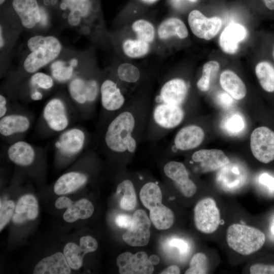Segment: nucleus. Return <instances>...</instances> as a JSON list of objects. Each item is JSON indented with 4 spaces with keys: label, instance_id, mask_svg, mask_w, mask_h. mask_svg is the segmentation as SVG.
Masks as SVG:
<instances>
[{
    "label": "nucleus",
    "instance_id": "nucleus-1",
    "mask_svg": "<svg viewBox=\"0 0 274 274\" xmlns=\"http://www.w3.org/2000/svg\"><path fill=\"white\" fill-rule=\"evenodd\" d=\"M151 106L149 99H134L102 120L98 145L100 150L124 157L133 156L144 139Z\"/></svg>",
    "mask_w": 274,
    "mask_h": 274
},
{
    "label": "nucleus",
    "instance_id": "nucleus-2",
    "mask_svg": "<svg viewBox=\"0 0 274 274\" xmlns=\"http://www.w3.org/2000/svg\"><path fill=\"white\" fill-rule=\"evenodd\" d=\"M27 45L30 53L24 61L23 68L32 74L54 60L62 49L59 40L52 36H34L28 39Z\"/></svg>",
    "mask_w": 274,
    "mask_h": 274
},
{
    "label": "nucleus",
    "instance_id": "nucleus-3",
    "mask_svg": "<svg viewBox=\"0 0 274 274\" xmlns=\"http://www.w3.org/2000/svg\"><path fill=\"white\" fill-rule=\"evenodd\" d=\"M226 241L229 247L235 252L247 256L261 249L265 242V236L256 228L235 223L228 228Z\"/></svg>",
    "mask_w": 274,
    "mask_h": 274
},
{
    "label": "nucleus",
    "instance_id": "nucleus-4",
    "mask_svg": "<svg viewBox=\"0 0 274 274\" xmlns=\"http://www.w3.org/2000/svg\"><path fill=\"white\" fill-rule=\"evenodd\" d=\"M100 86L94 78L76 77L68 83V91L71 99L86 116L91 114L94 108L100 94Z\"/></svg>",
    "mask_w": 274,
    "mask_h": 274
},
{
    "label": "nucleus",
    "instance_id": "nucleus-5",
    "mask_svg": "<svg viewBox=\"0 0 274 274\" xmlns=\"http://www.w3.org/2000/svg\"><path fill=\"white\" fill-rule=\"evenodd\" d=\"M41 118L47 130L60 133L69 128L71 123V109L63 99L55 97L44 106Z\"/></svg>",
    "mask_w": 274,
    "mask_h": 274
},
{
    "label": "nucleus",
    "instance_id": "nucleus-6",
    "mask_svg": "<svg viewBox=\"0 0 274 274\" xmlns=\"http://www.w3.org/2000/svg\"><path fill=\"white\" fill-rule=\"evenodd\" d=\"M89 141V136L85 129L79 126L69 127L59 133L54 149L59 157L72 158L86 149Z\"/></svg>",
    "mask_w": 274,
    "mask_h": 274
},
{
    "label": "nucleus",
    "instance_id": "nucleus-7",
    "mask_svg": "<svg viewBox=\"0 0 274 274\" xmlns=\"http://www.w3.org/2000/svg\"><path fill=\"white\" fill-rule=\"evenodd\" d=\"M194 221L200 232L210 234L218 228L220 222V211L215 200L207 197L200 200L194 209Z\"/></svg>",
    "mask_w": 274,
    "mask_h": 274
},
{
    "label": "nucleus",
    "instance_id": "nucleus-8",
    "mask_svg": "<svg viewBox=\"0 0 274 274\" xmlns=\"http://www.w3.org/2000/svg\"><path fill=\"white\" fill-rule=\"evenodd\" d=\"M250 147L258 161L268 163L274 160V132L267 127L255 129L250 137Z\"/></svg>",
    "mask_w": 274,
    "mask_h": 274
},
{
    "label": "nucleus",
    "instance_id": "nucleus-9",
    "mask_svg": "<svg viewBox=\"0 0 274 274\" xmlns=\"http://www.w3.org/2000/svg\"><path fill=\"white\" fill-rule=\"evenodd\" d=\"M151 220L142 209L136 210L132 216L131 226L123 233L122 238L128 245L143 247L147 245L150 237Z\"/></svg>",
    "mask_w": 274,
    "mask_h": 274
},
{
    "label": "nucleus",
    "instance_id": "nucleus-10",
    "mask_svg": "<svg viewBox=\"0 0 274 274\" xmlns=\"http://www.w3.org/2000/svg\"><path fill=\"white\" fill-rule=\"evenodd\" d=\"M99 94L104 113L102 120L119 111L127 102L117 83L110 79H106L101 83Z\"/></svg>",
    "mask_w": 274,
    "mask_h": 274
},
{
    "label": "nucleus",
    "instance_id": "nucleus-11",
    "mask_svg": "<svg viewBox=\"0 0 274 274\" xmlns=\"http://www.w3.org/2000/svg\"><path fill=\"white\" fill-rule=\"evenodd\" d=\"M204 138V132L200 126L188 124L177 132L172 144L165 150H170L173 153L192 150L201 145Z\"/></svg>",
    "mask_w": 274,
    "mask_h": 274
},
{
    "label": "nucleus",
    "instance_id": "nucleus-12",
    "mask_svg": "<svg viewBox=\"0 0 274 274\" xmlns=\"http://www.w3.org/2000/svg\"><path fill=\"white\" fill-rule=\"evenodd\" d=\"M45 7H51L62 14L63 18L77 15L82 19L91 15L97 8L95 0H41Z\"/></svg>",
    "mask_w": 274,
    "mask_h": 274
},
{
    "label": "nucleus",
    "instance_id": "nucleus-13",
    "mask_svg": "<svg viewBox=\"0 0 274 274\" xmlns=\"http://www.w3.org/2000/svg\"><path fill=\"white\" fill-rule=\"evenodd\" d=\"M116 264L121 274H151L154 270L147 254L143 251L134 254L122 253L117 258Z\"/></svg>",
    "mask_w": 274,
    "mask_h": 274
},
{
    "label": "nucleus",
    "instance_id": "nucleus-14",
    "mask_svg": "<svg viewBox=\"0 0 274 274\" xmlns=\"http://www.w3.org/2000/svg\"><path fill=\"white\" fill-rule=\"evenodd\" d=\"M188 23L193 33L197 37L210 40L222 27V20L218 17H206L199 11L194 10L188 15Z\"/></svg>",
    "mask_w": 274,
    "mask_h": 274
},
{
    "label": "nucleus",
    "instance_id": "nucleus-15",
    "mask_svg": "<svg viewBox=\"0 0 274 274\" xmlns=\"http://www.w3.org/2000/svg\"><path fill=\"white\" fill-rule=\"evenodd\" d=\"M165 176L172 180L181 193L186 197H190L195 193L197 187L189 177L185 165L176 161H169L163 168Z\"/></svg>",
    "mask_w": 274,
    "mask_h": 274
},
{
    "label": "nucleus",
    "instance_id": "nucleus-16",
    "mask_svg": "<svg viewBox=\"0 0 274 274\" xmlns=\"http://www.w3.org/2000/svg\"><path fill=\"white\" fill-rule=\"evenodd\" d=\"M187 83L182 79L173 78L162 85L154 102L182 107L188 94Z\"/></svg>",
    "mask_w": 274,
    "mask_h": 274
},
{
    "label": "nucleus",
    "instance_id": "nucleus-17",
    "mask_svg": "<svg viewBox=\"0 0 274 274\" xmlns=\"http://www.w3.org/2000/svg\"><path fill=\"white\" fill-rule=\"evenodd\" d=\"M11 6L24 27L32 29L40 22L44 6L38 0H11Z\"/></svg>",
    "mask_w": 274,
    "mask_h": 274
},
{
    "label": "nucleus",
    "instance_id": "nucleus-18",
    "mask_svg": "<svg viewBox=\"0 0 274 274\" xmlns=\"http://www.w3.org/2000/svg\"><path fill=\"white\" fill-rule=\"evenodd\" d=\"M31 125L30 117L23 113H8L0 119V134L5 138L26 133Z\"/></svg>",
    "mask_w": 274,
    "mask_h": 274
},
{
    "label": "nucleus",
    "instance_id": "nucleus-19",
    "mask_svg": "<svg viewBox=\"0 0 274 274\" xmlns=\"http://www.w3.org/2000/svg\"><path fill=\"white\" fill-rule=\"evenodd\" d=\"M247 177V172L243 165L230 161L219 169L216 180L221 187L231 190L242 186L246 182Z\"/></svg>",
    "mask_w": 274,
    "mask_h": 274
},
{
    "label": "nucleus",
    "instance_id": "nucleus-20",
    "mask_svg": "<svg viewBox=\"0 0 274 274\" xmlns=\"http://www.w3.org/2000/svg\"><path fill=\"white\" fill-rule=\"evenodd\" d=\"M192 160L199 163L203 172L219 170L230 162L225 153L218 149H201L195 151L191 156Z\"/></svg>",
    "mask_w": 274,
    "mask_h": 274
},
{
    "label": "nucleus",
    "instance_id": "nucleus-21",
    "mask_svg": "<svg viewBox=\"0 0 274 274\" xmlns=\"http://www.w3.org/2000/svg\"><path fill=\"white\" fill-rule=\"evenodd\" d=\"M247 36L246 28L241 24L232 23L221 32L219 45L222 50L228 54H234L238 49L239 43Z\"/></svg>",
    "mask_w": 274,
    "mask_h": 274
},
{
    "label": "nucleus",
    "instance_id": "nucleus-22",
    "mask_svg": "<svg viewBox=\"0 0 274 274\" xmlns=\"http://www.w3.org/2000/svg\"><path fill=\"white\" fill-rule=\"evenodd\" d=\"M71 272L65 256L57 252L44 258L35 266L34 274H69Z\"/></svg>",
    "mask_w": 274,
    "mask_h": 274
},
{
    "label": "nucleus",
    "instance_id": "nucleus-23",
    "mask_svg": "<svg viewBox=\"0 0 274 274\" xmlns=\"http://www.w3.org/2000/svg\"><path fill=\"white\" fill-rule=\"evenodd\" d=\"M37 150L27 142L18 141L9 146L7 149V155L9 159L15 164L27 166L34 162Z\"/></svg>",
    "mask_w": 274,
    "mask_h": 274
},
{
    "label": "nucleus",
    "instance_id": "nucleus-24",
    "mask_svg": "<svg viewBox=\"0 0 274 274\" xmlns=\"http://www.w3.org/2000/svg\"><path fill=\"white\" fill-rule=\"evenodd\" d=\"M38 213L39 207L36 198L31 194H26L18 200L12 220L15 223H22L36 219Z\"/></svg>",
    "mask_w": 274,
    "mask_h": 274
},
{
    "label": "nucleus",
    "instance_id": "nucleus-25",
    "mask_svg": "<svg viewBox=\"0 0 274 274\" xmlns=\"http://www.w3.org/2000/svg\"><path fill=\"white\" fill-rule=\"evenodd\" d=\"M88 180L86 174L72 171L60 176L54 186V191L58 195L72 192L84 185Z\"/></svg>",
    "mask_w": 274,
    "mask_h": 274
},
{
    "label": "nucleus",
    "instance_id": "nucleus-26",
    "mask_svg": "<svg viewBox=\"0 0 274 274\" xmlns=\"http://www.w3.org/2000/svg\"><path fill=\"white\" fill-rule=\"evenodd\" d=\"M220 83L222 88L235 99H242L246 95L247 89L244 83L231 71L225 70L221 74Z\"/></svg>",
    "mask_w": 274,
    "mask_h": 274
},
{
    "label": "nucleus",
    "instance_id": "nucleus-27",
    "mask_svg": "<svg viewBox=\"0 0 274 274\" xmlns=\"http://www.w3.org/2000/svg\"><path fill=\"white\" fill-rule=\"evenodd\" d=\"M160 39L165 40L172 36L185 39L188 35V31L184 23L177 18L165 20L159 26L157 30Z\"/></svg>",
    "mask_w": 274,
    "mask_h": 274
},
{
    "label": "nucleus",
    "instance_id": "nucleus-28",
    "mask_svg": "<svg viewBox=\"0 0 274 274\" xmlns=\"http://www.w3.org/2000/svg\"><path fill=\"white\" fill-rule=\"evenodd\" d=\"M54 83V79L48 74L42 72L33 74L29 81L30 99L34 101L41 100L43 97L41 90L50 89L53 87Z\"/></svg>",
    "mask_w": 274,
    "mask_h": 274
},
{
    "label": "nucleus",
    "instance_id": "nucleus-29",
    "mask_svg": "<svg viewBox=\"0 0 274 274\" xmlns=\"http://www.w3.org/2000/svg\"><path fill=\"white\" fill-rule=\"evenodd\" d=\"M116 194L119 197V204L121 209L125 211L133 210L136 205L137 198L132 182L124 179L117 186Z\"/></svg>",
    "mask_w": 274,
    "mask_h": 274
},
{
    "label": "nucleus",
    "instance_id": "nucleus-30",
    "mask_svg": "<svg viewBox=\"0 0 274 274\" xmlns=\"http://www.w3.org/2000/svg\"><path fill=\"white\" fill-rule=\"evenodd\" d=\"M94 212V207L88 200L83 198L72 202L63 215L64 220L70 223L79 219H85L91 217Z\"/></svg>",
    "mask_w": 274,
    "mask_h": 274
},
{
    "label": "nucleus",
    "instance_id": "nucleus-31",
    "mask_svg": "<svg viewBox=\"0 0 274 274\" xmlns=\"http://www.w3.org/2000/svg\"><path fill=\"white\" fill-rule=\"evenodd\" d=\"M149 217L154 226L158 230L169 228L174 222V215L172 210L162 203L150 210Z\"/></svg>",
    "mask_w": 274,
    "mask_h": 274
},
{
    "label": "nucleus",
    "instance_id": "nucleus-32",
    "mask_svg": "<svg viewBox=\"0 0 274 274\" xmlns=\"http://www.w3.org/2000/svg\"><path fill=\"white\" fill-rule=\"evenodd\" d=\"M140 198L144 206L150 210L162 203V192L159 185L155 182L145 183L140 191Z\"/></svg>",
    "mask_w": 274,
    "mask_h": 274
},
{
    "label": "nucleus",
    "instance_id": "nucleus-33",
    "mask_svg": "<svg viewBox=\"0 0 274 274\" xmlns=\"http://www.w3.org/2000/svg\"><path fill=\"white\" fill-rule=\"evenodd\" d=\"M255 73L262 88L274 92V66L268 61H260L255 67Z\"/></svg>",
    "mask_w": 274,
    "mask_h": 274
},
{
    "label": "nucleus",
    "instance_id": "nucleus-34",
    "mask_svg": "<svg viewBox=\"0 0 274 274\" xmlns=\"http://www.w3.org/2000/svg\"><path fill=\"white\" fill-rule=\"evenodd\" d=\"M74 68L69 62L66 63L63 60H57L51 64V75L57 82L64 83L73 78Z\"/></svg>",
    "mask_w": 274,
    "mask_h": 274
},
{
    "label": "nucleus",
    "instance_id": "nucleus-35",
    "mask_svg": "<svg viewBox=\"0 0 274 274\" xmlns=\"http://www.w3.org/2000/svg\"><path fill=\"white\" fill-rule=\"evenodd\" d=\"M222 129L230 135H236L245 128L246 122L243 116L237 112L227 115L221 123Z\"/></svg>",
    "mask_w": 274,
    "mask_h": 274
},
{
    "label": "nucleus",
    "instance_id": "nucleus-36",
    "mask_svg": "<svg viewBox=\"0 0 274 274\" xmlns=\"http://www.w3.org/2000/svg\"><path fill=\"white\" fill-rule=\"evenodd\" d=\"M124 54L130 58H139L144 56L150 50L149 43L136 39H127L122 44Z\"/></svg>",
    "mask_w": 274,
    "mask_h": 274
},
{
    "label": "nucleus",
    "instance_id": "nucleus-37",
    "mask_svg": "<svg viewBox=\"0 0 274 274\" xmlns=\"http://www.w3.org/2000/svg\"><path fill=\"white\" fill-rule=\"evenodd\" d=\"M219 68V63L214 60L208 61L203 65L202 76L197 82L199 90L203 92L209 90L211 79L216 76Z\"/></svg>",
    "mask_w": 274,
    "mask_h": 274
},
{
    "label": "nucleus",
    "instance_id": "nucleus-38",
    "mask_svg": "<svg viewBox=\"0 0 274 274\" xmlns=\"http://www.w3.org/2000/svg\"><path fill=\"white\" fill-rule=\"evenodd\" d=\"M63 254L71 268L78 269L81 267L85 254L80 246L73 243H68L64 248Z\"/></svg>",
    "mask_w": 274,
    "mask_h": 274
},
{
    "label": "nucleus",
    "instance_id": "nucleus-39",
    "mask_svg": "<svg viewBox=\"0 0 274 274\" xmlns=\"http://www.w3.org/2000/svg\"><path fill=\"white\" fill-rule=\"evenodd\" d=\"M131 27L138 39L149 43L154 40L155 29L149 21L144 19L137 20L133 23Z\"/></svg>",
    "mask_w": 274,
    "mask_h": 274
},
{
    "label": "nucleus",
    "instance_id": "nucleus-40",
    "mask_svg": "<svg viewBox=\"0 0 274 274\" xmlns=\"http://www.w3.org/2000/svg\"><path fill=\"white\" fill-rule=\"evenodd\" d=\"M117 75L120 81L127 84L136 83L141 77L138 67L129 63L121 64L117 68Z\"/></svg>",
    "mask_w": 274,
    "mask_h": 274
},
{
    "label": "nucleus",
    "instance_id": "nucleus-41",
    "mask_svg": "<svg viewBox=\"0 0 274 274\" xmlns=\"http://www.w3.org/2000/svg\"><path fill=\"white\" fill-rule=\"evenodd\" d=\"M208 271V260L202 253H197L192 257L185 274H205Z\"/></svg>",
    "mask_w": 274,
    "mask_h": 274
},
{
    "label": "nucleus",
    "instance_id": "nucleus-42",
    "mask_svg": "<svg viewBox=\"0 0 274 274\" xmlns=\"http://www.w3.org/2000/svg\"><path fill=\"white\" fill-rule=\"evenodd\" d=\"M15 208V203L13 200H7L1 202L0 206V230L10 221Z\"/></svg>",
    "mask_w": 274,
    "mask_h": 274
},
{
    "label": "nucleus",
    "instance_id": "nucleus-43",
    "mask_svg": "<svg viewBox=\"0 0 274 274\" xmlns=\"http://www.w3.org/2000/svg\"><path fill=\"white\" fill-rule=\"evenodd\" d=\"M79 246L85 255L96 251L98 247V243L92 236L86 235L81 237Z\"/></svg>",
    "mask_w": 274,
    "mask_h": 274
},
{
    "label": "nucleus",
    "instance_id": "nucleus-44",
    "mask_svg": "<svg viewBox=\"0 0 274 274\" xmlns=\"http://www.w3.org/2000/svg\"><path fill=\"white\" fill-rule=\"evenodd\" d=\"M251 274H274V265L255 264L250 268Z\"/></svg>",
    "mask_w": 274,
    "mask_h": 274
},
{
    "label": "nucleus",
    "instance_id": "nucleus-45",
    "mask_svg": "<svg viewBox=\"0 0 274 274\" xmlns=\"http://www.w3.org/2000/svg\"><path fill=\"white\" fill-rule=\"evenodd\" d=\"M115 222L119 227L127 229L132 224V217L127 214H119L115 218Z\"/></svg>",
    "mask_w": 274,
    "mask_h": 274
},
{
    "label": "nucleus",
    "instance_id": "nucleus-46",
    "mask_svg": "<svg viewBox=\"0 0 274 274\" xmlns=\"http://www.w3.org/2000/svg\"><path fill=\"white\" fill-rule=\"evenodd\" d=\"M233 98L228 93L221 92L217 96V101L219 105L223 108L230 107L233 104Z\"/></svg>",
    "mask_w": 274,
    "mask_h": 274
},
{
    "label": "nucleus",
    "instance_id": "nucleus-47",
    "mask_svg": "<svg viewBox=\"0 0 274 274\" xmlns=\"http://www.w3.org/2000/svg\"><path fill=\"white\" fill-rule=\"evenodd\" d=\"M169 246L177 248L181 253H185L188 249L187 244L180 238H173L169 241Z\"/></svg>",
    "mask_w": 274,
    "mask_h": 274
},
{
    "label": "nucleus",
    "instance_id": "nucleus-48",
    "mask_svg": "<svg viewBox=\"0 0 274 274\" xmlns=\"http://www.w3.org/2000/svg\"><path fill=\"white\" fill-rule=\"evenodd\" d=\"M259 182L267 186L269 189L274 190V178L267 173L262 174L259 178Z\"/></svg>",
    "mask_w": 274,
    "mask_h": 274
},
{
    "label": "nucleus",
    "instance_id": "nucleus-49",
    "mask_svg": "<svg viewBox=\"0 0 274 274\" xmlns=\"http://www.w3.org/2000/svg\"><path fill=\"white\" fill-rule=\"evenodd\" d=\"M72 202L69 198L65 196H61L56 200L55 206L58 209H67L71 204Z\"/></svg>",
    "mask_w": 274,
    "mask_h": 274
},
{
    "label": "nucleus",
    "instance_id": "nucleus-50",
    "mask_svg": "<svg viewBox=\"0 0 274 274\" xmlns=\"http://www.w3.org/2000/svg\"><path fill=\"white\" fill-rule=\"evenodd\" d=\"M8 113V102L6 97L0 95V118H2Z\"/></svg>",
    "mask_w": 274,
    "mask_h": 274
},
{
    "label": "nucleus",
    "instance_id": "nucleus-51",
    "mask_svg": "<svg viewBox=\"0 0 274 274\" xmlns=\"http://www.w3.org/2000/svg\"><path fill=\"white\" fill-rule=\"evenodd\" d=\"M160 273L161 274H179V273H180V269L178 266L175 265H173L164 269Z\"/></svg>",
    "mask_w": 274,
    "mask_h": 274
},
{
    "label": "nucleus",
    "instance_id": "nucleus-52",
    "mask_svg": "<svg viewBox=\"0 0 274 274\" xmlns=\"http://www.w3.org/2000/svg\"><path fill=\"white\" fill-rule=\"evenodd\" d=\"M149 260L151 263L153 265H155L159 263L160 261V259L159 257L156 255H152L149 257Z\"/></svg>",
    "mask_w": 274,
    "mask_h": 274
},
{
    "label": "nucleus",
    "instance_id": "nucleus-53",
    "mask_svg": "<svg viewBox=\"0 0 274 274\" xmlns=\"http://www.w3.org/2000/svg\"><path fill=\"white\" fill-rule=\"evenodd\" d=\"M266 7L271 10H274V0H263Z\"/></svg>",
    "mask_w": 274,
    "mask_h": 274
},
{
    "label": "nucleus",
    "instance_id": "nucleus-54",
    "mask_svg": "<svg viewBox=\"0 0 274 274\" xmlns=\"http://www.w3.org/2000/svg\"><path fill=\"white\" fill-rule=\"evenodd\" d=\"M5 45V40L3 36V27L1 24L0 26V48L2 49V48Z\"/></svg>",
    "mask_w": 274,
    "mask_h": 274
},
{
    "label": "nucleus",
    "instance_id": "nucleus-55",
    "mask_svg": "<svg viewBox=\"0 0 274 274\" xmlns=\"http://www.w3.org/2000/svg\"><path fill=\"white\" fill-rule=\"evenodd\" d=\"M69 63L75 68L78 64V60L76 58H72L69 61Z\"/></svg>",
    "mask_w": 274,
    "mask_h": 274
},
{
    "label": "nucleus",
    "instance_id": "nucleus-56",
    "mask_svg": "<svg viewBox=\"0 0 274 274\" xmlns=\"http://www.w3.org/2000/svg\"><path fill=\"white\" fill-rule=\"evenodd\" d=\"M141 1L144 3H145L147 4H152L155 3L158 0H141Z\"/></svg>",
    "mask_w": 274,
    "mask_h": 274
},
{
    "label": "nucleus",
    "instance_id": "nucleus-57",
    "mask_svg": "<svg viewBox=\"0 0 274 274\" xmlns=\"http://www.w3.org/2000/svg\"><path fill=\"white\" fill-rule=\"evenodd\" d=\"M271 231L272 232V233L274 234V220H273V224L271 226Z\"/></svg>",
    "mask_w": 274,
    "mask_h": 274
},
{
    "label": "nucleus",
    "instance_id": "nucleus-58",
    "mask_svg": "<svg viewBox=\"0 0 274 274\" xmlns=\"http://www.w3.org/2000/svg\"><path fill=\"white\" fill-rule=\"evenodd\" d=\"M191 2H196L198 0H188Z\"/></svg>",
    "mask_w": 274,
    "mask_h": 274
},
{
    "label": "nucleus",
    "instance_id": "nucleus-59",
    "mask_svg": "<svg viewBox=\"0 0 274 274\" xmlns=\"http://www.w3.org/2000/svg\"><path fill=\"white\" fill-rule=\"evenodd\" d=\"M273 58H274V48H273Z\"/></svg>",
    "mask_w": 274,
    "mask_h": 274
}]
</instances>
